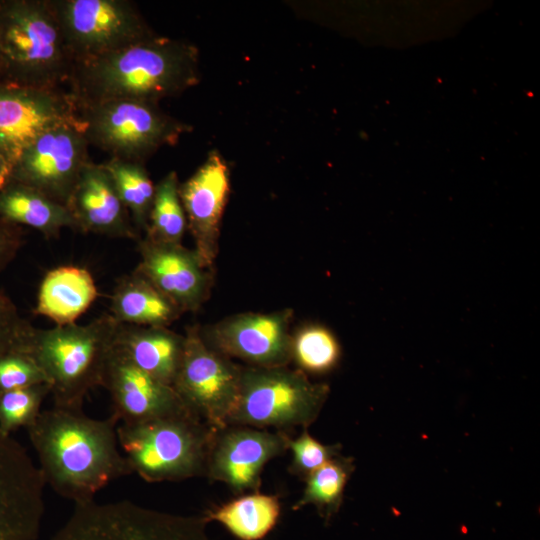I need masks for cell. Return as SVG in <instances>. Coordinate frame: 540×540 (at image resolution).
I'll list each match as a JSON object with an SVG mask.
<instances>
[{"label":"cell","mask_w":540,"mask_h":540,"mask_svg":"<svg viewBox=\"0 0 540 540\" xmlns=\"http://www.w3.org/2000/svg\"><path fill=\"white\" fill-rule=\"evenodd\" d=\"M118 421L53 406L26 428L46 484L74 504L94 500L112 481L131 474L117 439Z\"/></svg>","instance_id":"1"},{"label":"cell","mask_w":540,"mask_h":540,"mask_svg":"<svg viewBox=\"0 0 540 540\" xmlns=\"http://www.w3.org/2000/svg\"><path fill=\"white\" fill-rule=\"evenodd\" d=\"M200 76L195 45L154 35L74 63L68 83L77 105L116 98L158 103L197 85Z\"/></svg>","instance_id":"2"},{"label":"cell","mask_w":540,"mask_h":540,"mask_svg":"<svg viewBox=\"0 0 540 540\" xmlns=\"http://www.w3.org/2000/svg\"><path fill=\"white\" fill-rule=\"evenodd\" d=\"M121 325L105 313L86 324L31 326L16 351L29 355L42 370L53 406L82 410L89 391L103 384Z\"/></svg>","instance_id":"3"},{"label":"cell","mask_w":540,"mask_h":540,"mask_svg":"<svg viewBox=\"0 0 540 540\" xmlns=\"http://www.w3.org/2000/svg\"><path fill=\"white\" fill-rule=\"evenodd\" d=\"M3 78L59 88L68 82L73 59L50 0H0Z\"/></svg>","instance_id":"4"},{"label":"cell","mask_w":540,"mask_h":540,"mask_svg":"<svg viewBox=\"0 0 540 540\" xmlns=\"http://www.w3.org/2000/svg\"><path fill=\"white\" fill-rule=\"evenodd\" d=\"M131 473L149 483L205 476L215 430L189 413L117 425Z\"/></svg>","instance_id":"5"},{"label":"cell","mask_w":540,"mask_h":540,"mask_svg":"<svg viewBox=\"0 0 540 540\" xmlns=\"http://www.w3.org/2000/svg\"><path fill=\"white\" fill-rule=\"evenodd\" d=\"M329 387L286 366L242 368L236 405L228 426L284 431L310 426L327 400Z\"/></svg>","instance_id":"6"},{"label":"cell","mask_w":540,"mask_h":540,"mask_svg":"<svg viewBox=\"0 0 540 540\" xmlns=\"http://www.w3.org/2000/svg\"><path fill=\"white\" fill-rule=\"evenodd\" d=\"M77 108L89 145L110 153L111 157L139 163L160 148L176 144L192 130L189 124L165 113L156 102L116 98Z\"/></svg>","instance_id":"7"},{"label":"cell","mask_w":540,"mask_h":540,"mask_svg":"<svg viewBox=\"0 0 540 540\" xmlns=\"http://www.w3.org/2000/svg\"><path fill=\"white\" fill-rule=\"evenodd\" d=\"M203 516L159 511L128 500L75 504L50 540H211Z\"/></svg>","instance_id":"8"},{"label":"cell","mask_w":540,"mask_h":540,"mask_svg":"<svg viewBox=\"0 0 540 540\" xmlns=\"http://www.w3.org/2000/svg\"><path fill=\"white\" fill-rule=\"evenodd\" d=\"M65 44L80 62L156 35L129 0H50Z\"/></svg>","instance_id":"9"},{"label":"cell","mask_w":540,"mask_h":540,"mask_svg":"<svg viewBox=\"0 0 540 540\" xmlns=\"http://www.w3.org/2000/svg\"><path fill=\"white\" fill-rule=\"evenodd\" d=\"M173 388L186 410L215 431L228 426L240 390L242 367L209 347L197 327L188 328Z\"/></svg>","instance_id":"10"},{"label":"cell","mask_w":540,"mask_h":540,"mask_svg":"<svg viewBox=\"0 0 540 540\" xmlns=\"http://www.w3.org/2000/svg\"><path fill=\"white\" fill-rule=\"evenodd\" d=\"M80 119L37 137L12 165L11 180L67 206L84 166L91 161Z\"/></svg>","instance_id":"11"},{"label":"cell","mask_w":540,"mask_h":540,"mask_svg":"<svg viewBox=\"0 0 540 540\" xmlns=\"http://www.w3.org/2000/svg\"><path fill=\"white\" fill-rule=\"evenodd\" d=\"M78 120L69 92L0 79V152L11 166L42 133Z\"/></svg>","instance_id":"12"},{"label":"cell","mask_w":540,"mask_h":540,"mask_svg":"<svg viewBox=\"0 0 540 540\" xmlns=\"http://www.w3.org/2000/svg\"><path fill=\"white\" fill-rule=\"evenodd\" d=\"M46 483L26 449L0 432V540H36Z\"/></svg>","instance_id":"13"},{"label":"cell","mask_w":540,"mask_h":540,"mask_svg":"<svg viewBox=\"0 0 540 540\" xmlns=\"http://www.w3.org/2000/svg\"><path fill=\"white\" fill-rule=\"evenodd\" d=\"M284 431L229 425L216 431L206 474L238 494L258 491L266 463L288 450Z\"/></svg>","instance_id":"14"},{"label":"cell","mask_w":540,"mask_h":540,"mask_svg":"<svg viewBox=\"0 0 540 540\" xmlns=\"http://www.w3.org/2000/svg\"><path fill=\"white\" fill-rule=\"evenodd\" d=\"M292 312L238 314L200 334L205 343L226 357L256 367L286 366L292 360Z\"/></svg>","instance_id":"15"},{"label":"cell","mask_w":540,"mask_h":540,"mask_svg":"<svg viewBox=\"0 0 540 540\" xmlns=\"http://www.w3.org/2000/svg\"><path fill=\"white\" fill-rule=\"evenodd\" d=\"M230 192L229 168L211 151L195 173L179 186L181 203L202 265L210 269L218 253L220 223Z\"/></svg>","instance_id":"16"},{"label":"cell","mask_w":540,"mask_h":540,"mask_svg":"<svg viewBox=\"0 0 540 540\" xmlns=\"http://www.w3.org/2000/svg\"><path fill=\"white\" fill-rule=\"evenodd\" d=\"M102 387L110 394L111 415L118 423L189 413L172 386L141 370L117 345L107 363Z\"/></svg>","instance_id":"17"},{"label":"cell","mask_w":540,"mask_h":540,"mask_svg":"<svg viewBox=\"0 0 540 540\" xmlns=\"http://www.w3.org/2000/svg\"><path fill=\"white\" fill-rule=\"evenodd\" d=\"M138 251L140 260L135 271L182 313L199 309L209 293L210 275L195 250L141 237Z\"/></svg>","instance_id":"18"},{"label":"cell","mask_w":540,"mask_h":540,"mask_svg":"<svg viewBox=\"0 0 540 540\" xmlns=\"http://www.w3.org/2000/svg\"><path fill=\"white\" fill-rule=\"evenodd\" d=\"M67 207L77 231L110 238H141L102 163L89 161L84 166Z\"/></svg>","instance_id":"19"},{"label":"cell","mask_w":540,"mask_h":540,"mask_svg":"<svg viewBox=\"0 0 540 540\" xmlns=\"http://www.w3.org/2000/svg\"><path fill=\"white\" fill-rule=\"evenodd\" d=\"M116 345L141 370L173 387L185 336L167 327L121 325Z\"/></svg>","instance_id":"20"},{"label":"cell","mask_w":540,"mask_h":540,"mask_svg":"<svg viewBox=\"0 0 540 540\" xmlns=\"http://www.w3.org/2000/svg\"><path fill=\"white\" fill-rule=\"evenodd\" d=\"M98 296L91 273L85 268L66 265L54 268L42 279L34 313L56 326L76 323Z\"/></svg>","instance_id":"21"},{"label":"cell","mask_w":540,"mask_h":540,"mask_svg":"<svg viewBox=\"0 0 540 540\" xmlns=\"http://www.w3.org/2000/svg\"><path fill=\"white\" fill-rule=\"evenodd\" d=\"M0 217L19 227L37 230L45 238H57L65 228L76 230L66 205L14 180L0 190Z\"/></svg>","instance_id":"22"},{"label":"cell","mask_w":540,"mask_h":540,"mask_svg":"<svg viewBox=\"0 0 540 540\" xmlns=\"http://www.w3.org/2000/svg\"><path fill=\"white\" fill-rule=\"evenodd\" d=\"M109 314L123 325L167 327L182 312L146 278L133 270L117 281Z\"/></svg>","instance_id":"23"},{"label":"cell","mask_w":540,"mask_h":540,"mask_svg":"<svg viewBox=\"0 0 540 540\" xmlns=\"http://www.w3.org/2000/svg\"><path fill=\"white\" fill-rule=\"evenodd\" d=\"M280 516V502L276 495L258 491L242 495L203 517L222 524L239 540H261L277 524Z\"/></svg>","instance_id":"24"},{"label":"cell","mask_w":540,"mask_h":540,"mask_svg":"<svg viewBox=\"0 0 540 540\" xmlns=\"http://www.w3.org/2000/svg\"><path fill=\"white\" fill-rule=\"evenodd\" d=\"M102 164L110 174L135 229L140 235L145 233L154 199L155 185L143 163L111 157Z\"/></svg>","instance_id":"25"},{"label":"cell","mask_w":540,"mask_h":540,"mask_svg":"<svg viewBox=\"0 0 540 540\" xmlns=\"http://www.w3.org/2000/svg\"><path fill=\"white\" fill-rule=\"evenodd\" d=\"M354 469L352 457L340 454L328 461L305 478L302 496L292 508L298 510L311 504L325 520H330L342 504L346 484Z\"/></svg>","instance_id":"26"},{"label":"cell","mask_w":540,"mask_h":540,"mask_svg":"<svg viewBox=\"0 0 540 540\" xmlns=\"http://www.w3.org/2000/svg\"><path fill=\"white\" fill-rule=\"evenodd\" d=\"M179 179L170 171L157 185L144 237L159 243L181 244L187 228Z\"/></svg>","instance_id":"27"},{"label":"cell","mask_w":540,"mask_h":540,"mask_svg":"<svg viewBox=\"0 0 540 540\" xmlns=\"http://www.w3.org/2000/svg\"><path fill=\"white\" fill-rule=\"evenodd\" d=\"M341 348L334 334L319 325L306 326L292 336V359L302 371L322 374L336 367Z\"/></svg>","instance_id":"28"},{"label":"cell","mask_w":540,"mask_h":540,"mask_svg":"<svg viewBox=\"0 0 540 540\" xmlns=\"http://www.w3.org/2000/svg\"><path fill=\"white\" fill-rule=\"evenodd\" d=\"M50 395L47 384L0 393V432L11 435L19 428H28L40 414L45 398Z\"/></svg>","instance_id":"29"},{"label":"cell","mask_w":540,"mask_h":540,"mask_svg":"<svg viewBox=\"0 0 540 540\" xmlns=\"http://www.w3.org/2000/svg\"><path fill=\"white\" fill-rule=\"evenodd\" d=\"M288 449L292 452L291 472L305 480L316 469L340 455L341 445H324L304 428L297 438L289 439Z\"/></svg>","instance_id":"30"},{"label":"cell","mask_w":540,"mask_h":540,"mask_svg":"<svg viewBox=\"0 0 540 540\" xmlns=\"http://www.w3.org/2000/svg\"><path fill=\"white\" fill-rule=\"evenodd\" d=\"M46 384V378L37 363L20 351L0 357V393Z\"/></svg>","instance_id":"31"},{"label":"cell","mask_w":540,"mask_h":540,"mask_svg":"<svg viewBox=\"0 0 540 540\" xmlns=\"http://www.w3.org/2000/svg\"><path fill=\"white\" fill-rule=\"evenodd\" d=\"M31 326L21 317L12 299L0 289V357L16 351Z\"/></svg>","instance_id":"32"},{"label":"cell","mask_w":540,"mask_h":540,"mask_svg":"<svg viewBox=\"0 0 540 540\" xmlns=\"http://www.w3.org/2000/svg\"><path fill=\"white\" fill-rule=\"evenodd\" d=\"M23 242L21 227L0 217V271L4 270L14 260Z\"/></svg>","instance_id":"33"},{"label":"cell","mask_w":540,"mask_h":540,"mask_svg":"<svg viewBox=\"0 0 540 540\" xmlns=\"http://www.w3.org/2000/svg\"><path fill=\"white\" fill-rule=\"evenodd\" d=\"M12 166L10 162L0 152V190L11 180Z\"/></svg>","instance_id":"34"},{"label":"cell","mask_w":540,"mask_h":540,"mask_svg":"<svg viewBox=\"0 0 540 540\" xmlns=\"http://www.w3.org/2000/svg\"><path fill=\"white\" fill-rule=\"evenodd\" d=\"M3 78V63H2V59H1V56H0V79Z\"/></svg>","instance_id":"35"}]
</instances>
